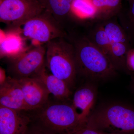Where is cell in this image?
<instances>
[{
  "label": "cell",
  "mask_w": 134,
  "mask_h": 134,
  "mask_svg": "<svg viewBox=\"0 0 134 134\" xmlns=\"http://www.w3.org/2000/svg\"><path fill=\"white\" fill-rule=\"evenodd\" d=\"M73 45L77 74L94 80L106 79L115 74L116 68L110 59L88 38H82Z\"/></svg>",
  "instance_id": "6da1fadb"
},
{
  "label": "cell",
  "mask_w": 134,
  "mask_h": 134,
  "mask_svg": "<svg viewBox=\"0 0 134 134\" xmlns=\"http://www.w3.org/2000/svg\"><path fill=\"white\" fill-rule=\"evenodd\" d=\"M86 126L109 134H134V108L113 104L92 114Z\"/></svg>",
  "instance_id": "7a4b0ae2"
},
{
  "label": "cell",
  "mask_w": 134,
  "mask_h": 134,
  "mask_svg": "<svg viewBox=\"0 0 134 134\" xmlns=\"http://www.w3.org/2000/svg\"><path fill=\"white\" fill-rule=\"evenodd\" d=\"M46 65L51 74L62 79L70 88L77 75L74 47L65 37L51 40L46 44Z\"/></svg>",
  "instance_id": "3957f363"
},
{
  "label": "cell",
  "mask_w": 134,
  "mask_h": 134,
  "mask_svg": "<svg viewBox=\"0 0 134 134\" xmlns=\"http://www.w3.org/2000/svg\"><path fill=\"white\" fill-rule=\"evenodd\" d=\"M40 127L53 134H72L85 125L72 104L55 103L48 105L39 116Z\"/></svg>",
  "instance_id": "277c9868"
},
{
  "label": "cell",
  "mask_w": 134,
  "mask_h": 134,
  "mask_svg": "<svg viewBox=\"0 0 134 134\" xmlns=\"http://www.w3.org/2000/svg\"><path fill=\"white\" fill-rule=\"evenodd\" d=\"M14 30L34 46L46 44L56 38L65 37L66 33L60 24L47 10L26 21Z\"/></svg>",
  "instance_id": "5b68a950"
},
{
  "label": "cell",
  "mask_w": 134,
  "mask_h": 134,
  "mask_svg": "<svg viewBox=\"0 0 134 134\" xmlns=\"http://www.w3.org/2000/svg\"><path fill=\"white\" fill-rule=\"evenodd\" d=\"M45 9L37 0H0V21L16 29Z\"/></svg>",
  "instance_id": "8992f818"
},
{
  "label": "cell",
  "mask_w": 134,
  "mask_h": 134,
  "mask_svg": "<svg viewBox=\"0 0 134 134\" xmlns=\"http://www.w3.org/2000/svg\"><path fill=\"white\" fill-rule=\"evenodd\" d=\"M46 44L34 46L10 60L9 72L17 79L35 76L44 66Z\"/></svg>",
  "instance_id": "52a82bcc"
},
{
  "label": "cell",
  "mask_w": 134,
  "mask_h": 134,
  "mask_svg": "<svg viewBox=\"0 0 134 134\" xmlns=\"http://www.w3.org/2000/svg\"><path fill=\"white\" fill-rule=\"evenodd\" d=\"M17 79L29 110L41 108L46 103L50 93L40 79L36 77Z\"/></svg>",
  "instance_id": "ba28073f"
},
{
  "label": "cell",
  "mask_w": 134,
  "mask_h": 134,
  "mask_svg": "<svg viewBox=\"0 0 134 134\" xmlns=\"http://www.w3.org/2000/svg\"><path fill=\"white\" fill-rule=\"evenodd\" d=\"M18 111L0 105V134H26L30 120Z\"/></svg>",
  "instance_id": "9c48e42d"
},
{
  "label": "cell",
  "mask_w": 134,
  "mask_h": 134,
  "mask_svg": "<svg viewBox=\"0 0 134 134\" xmlns=\"http://www.w3.org/2000/svg\"><path fill=\"white\" fill-rule=\"evenodd\" d=\"M0 86V105L19 111L29 110L17 79L8 77Z\"/></svg>",
  "instance_id": "30bf717a"
},
{
  "label": "cell",
  "mask_w": 134,
  "mask_h": 134,
  "mask_svg": "<svg viewBox=\"0 0 134 134\" xmlns=\"http://www.w3.org/2000/svg\"><path fill=\"white\" fill-rule=\"evenodd\" d=\"M96 92L93 86L86 85L75 91L72 105L81 121L84 124L91 114L92 109L96 102Z\"/></svg>",
  "instance_id": "8fae6325"
},
{
  "label": "cell",
  "mask_w": 134,
  "mask_h": 134,
  "mask_svg": "<svg viewBox=\"0 0 134 134\" xmlns=\"http://www.w3.org/2000/svg\"><path fill=\"white\" fill-rule=\"evenodd\" d=\"M25 40L20 34L14 30H10L5 32L3 37L1 38V58H14L32 47H27Z\"/></svg>",
  "instance_id": "7c38bea8"
},
{
  "label": "cell",
  "mask_w": 134,
  "mask_h": 134,
  "mask_svg": "<svg viewBox=\"0 0 134 134\" xmlns=\"http://www.w3.org/2000/svg\"><path fill=\"white\" fill-rule=\"evenodd\" d=\"M33 77H36L40 79L45 85L50 93L58 99L65 100L68 98L71 95L70 88L67 84L52 74H47L45 66Z\"/></svg>",
  "instance_id": "4fadbf2b"
},
{
  "label": "cell",
  "mask_w": 134,
  "mask_h": 134,
  "mask_svg": "<svg viewBox=\"0 0 134 134\" xmlns=\"http://www.w3.org/2000/svg\"><path fill=\"white\" fill-rule=\"evenodd\" d=\"M97 12V18L107 19L115 15L121 7V0H91Z\"/></svg>",
  "instance_id": "5bb4252c"
},
{
  "label": "cell",
  "mask_w": 134,
  "mask_h": 134,
  "mask_svg": "<svg viewBox=\"0 0 134 134\" xmlns=\"http://www.w3.org/2000/svg\"><path fill=\"white\" fill-rule=\"evenodd\" d=\"M72 10L82 18H97V9L91 0H74Z\"/></svg>",
  "instance_id": "9a60e30c"
},
{
  "label": "cell",
  "mask_w": 134,
  "mask_h": 134,
  "mask_svg": "<svg viewBox=\"0 0 134 134\" xmlns=\"http://www.w3.org/2000/svg\"><path fill=\"white\" fill-rule=\"evenodd\" d=\"M111 44L118 43H127V39L124 31L118 24L106 21L101 25Z\"/></svg>",
  "instance_id": "2e32d148"
},
{
  "label": "cell",
  "mask_w": 134,
  "mask_h": 134,
  "mask_svg": "<svg viewBox=\"0 0 134 134\" xmlns=\"http://www.w3.org/2000/svg\"><path fill=\"white\" fill-rule=\"evenodd\" d=\"M92 38V40L90 41L108 57L111 43L101 25L97 27L94 31Z\"/></svg>",
  "instance_id": "e0dca14e"
},
{
  "label": "cell",
  "mask_w": 134,
  "mask_h": 134,
  "mask_svg": "<svg viewBox=\"0 0 134 134\" xmlns=\"http://www.w3.org/2000/svg\"><path fill=\"white\" fill-rule=\"evenodd\" d=\"M72 134H109L90 128L85 125Z\"/></svg>",
  "instance_id": "ac0fdd59"
},
{
  "label": "cell",
  "mask_w": 134,
  "mask_h": 134,
  "mask_svg": "<svg viewBox=\"0 0 134 134\" xmlns=\"http://www.w3.org/2000/svg\"><path fill=\"white\" fill-rule=\"evenodd\" d=\"M126 64L128 68L134 72V49L129 50L127 53Z\"/></svg>",
  "instance_id": "d6986e66"
},
{
  "label": "cell",
  "mask_w": 134,
  "mask_h": 134,
  "mask_svg": "<svg viewBox=\"0 0 134 134\" xmlns=\"http://www.w3.org/2000/svg\"><path fill=\"white\" fill-rule=\"evenodd\" d=\"M26 134H53L46 131L40 127L34 128L30 132H27Z\"/></svg>",
  "instance_id": "ffe728a7"
},
{
  "label": "cell",
  "mask_w": 134,
  "mask_h": 134,
  "mask_svg": "<svg viewBox=\"0 0 134 134\" xmlns=\"http://www.w3.org/2000/svg\"><path fill=\"white\" fill-rule=\"evenodd\" d=\"M7 77L6 76V72L2 67L0 68V86L2 85L7 80Z\"/></svg>",
  "instance_id": "44dd1931"
},
{
  "label": "cell",
  "mask_w": 134,
  "mask_h": 134,
  "mask_svg": "<svg viewBox=\"0 0 134 134\" xmlns=\"http://www.w3.org/2000/svg\"><path fill=\"white\" fill-rule=\"evenodd\" d=\"M130 15L132 21L134 24V0H130Z\"/></svg>",
  "instance_id": "7402d4cb"
},
{
  "label": "cell",
  "mask_w": 134,
  "mask_h": 134,
  "mask_svg": "<svg viewBox=\"0 0 134 134\" xmlns=\"http://www.w3.org/2000/svg\"><path fill=\"white\" fill-rule=\"evenodd\" d=\"M40 3L43 5V7H44L47 0H37Z\"/></svg>",
  "instance_id": "603a6c76"
},
{
  "label": "cell",
  "mask_w": 134,
  "mask_h": 134,
  "mask_svg": "<svg viewBox=\"0 0 134 134\" xmlns=\"http://www.w3.org/2000/svg\"><path fill=\"white\" fill-rule=\"evenodd\" d=\"M132 86H133V88L134 90V78H133L132 81Z\"/></svg>",
  "instance_id": "cb8c5ba5"
},
{
  "label": "cell",
  "mask_w": 134,
  "mask_h": 134,
  "mask_svg": "<svg viewBox=\"0 0 134 134\" xmlns=\"http://www.w3.org/2000/svg\"><path fill=\"white\" fill-rule=\"evenodd\" d=\"M127 1H130V0H127Z\"/></svg>",
  "instance_id": "d4e9b609"
}]
</instances>
